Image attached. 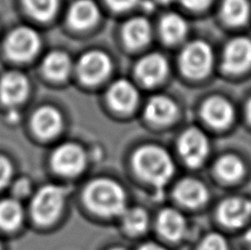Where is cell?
Segmentation results:
<instances>
[{
	"mask_svg": "<svg viewBox=\"0 0 251 250\" xmlns=\"http://www.w3.org/2000/svg\"><path fill=\"white\" fill-rule=\"evenodd\" d=\"M133 166L139 175L158 189L167 183L174 172L172 159L164 149L156 146H146L133 155Z\"/></svg>",
	"mask_w": 251,
	"mask_h": 250,
	"instance_id": "1",
	"label": "cell"
},
{
	"mask_svg": "<svg viewBox=\"0 0 251 250\" xmlns=\"http://www.w3.org/2000/svg\"><path fill=\"white\" fill-rule=\"evenodd\" d=\"M88 207L102 216L120 215L125 212L126 196L123 187L111 180H96L85 191Z\"/></svg>",
	"mask_w": 251,
	"mask_h": 250,
	"instance_id": "2",
	"label": "cell"
},
{
	"mask_svg": "<svg viewBox=\"0 0 251 250\" xmlns=\"http://www.w3.org/2000/svg\"><path fill=\"white\" fill-rule=\"evenodd\" d=\"M65 191L55 185H47L40 189L31 205L35 222L40 225H49L54 222L64 204Z\"/></svg>",
	"mask_w": 251,
	"mask_h": 250,
	"instance_id": "3",
	"label": "cell"
},
{
	"mask_svg": "<svg viewBox=\"0 0 251 250\" xmlns=\"http://www.w3.org/2000/svg\"><path fill=\"white\" fill-rule=\"evenodd\" d=\"M180 63L187 76L203 77L212 69V49L204 41L192 42L182 52Z\"/></svg>",
	"mask_w": 251,
	"mask_h": 250,
	"instance_id": "4",
	"label": "cell"
},
{
	"mask_svg": "<svg viewBox=\"0 0 251 250\" xmlns=\"http://www.w3.org/2000/svg\"><path fill=\"white\" fill-rule=\"evenodd\" d=\"M40 43L39 34L33 29L20 26L8 35L4 48L11 59L25 61L31 59L38 52Z\"/></svg>",
	"mask_w": 251,
	"mask_h": 250,
	"instance_id": "5",
	"label": "cell"
},
{
	"mask_svg": "<svg viewBox=\"0 0 251 250\" xmlns=\"http://www.w3.org/2000/svg\"><path fill=\"white\" fill-rule=\"evenodd\" d=\"M208 140L203 132L191 128L183 133L178 141V150L188 167L197 168L204 162L208 153Z\"/></svg>",
	"mask_w": 251,
	"mask_h": 250,
	"instance_id": "6",
	"label": "cell"
},
{
	"mask_svg": "<svg viewBox=\"0 0 251 250\" xmlns=\"http://www.w3.org/2000/svg\"><path fill=\"white\" fill-rule=\"evenodd\" d=\"M111 70L109 57L100 51H89L78 62L77 72L84 83L93 85L105 79Z\"/></svg>",
	"mask_w": 251,
	"mask_h": 250,
	"instance_id": "7",
	"label": "cell"
},
{
	"mask_svg": "<svg viewBox=\"0 0 251 250\" xmlns=\"http://www.w3.org/2000/svg\"><path fill=\"white\" fill-rule=\"evenodd\" d=\"M84 150L77 145L66 144L57 148L52 155V167L64 175L78 174L85 167Z\"/></svg>",
	"mask_w": 251,
	"mask_h": 250,
	"instance_id": "8",
	"label": "cell"
},
{
	"mask_svg": "<svg viewBox=\"0 0 251 250\" xmlns=\"http://www.w3.org/2000/svg\"><path fill=\"white\" fill-rule=\"evenodd\" d=\"M224 69L229 73H241L251 65V41L237 38L228 43L224 53Z\"/></svg>",
	"mask_w": 251,
	"mask_h": 250,
	"instance_id": "9",
	"label": "cell"
},
{
	"mask_svg": "<svg viewBox=\"0 0 251 250\" xmlns=\"http://www.w3.org/2000/svg\"><path fill=\"white\" fill-rule=\"evenodd\" d=\"M251 215V200L243 198L228 199L218 208V218L229 227H239Z\"/></svg>",
	"mask_w": 251,
	"mask_h": 250,
	"instance_id": "10",
	"label": "cell"
},
{
	"mask_svg": "<svg viewBox=\"0 0 251 250\" xmlns=\"http://www.w3.org/2000/svg\"><path fill=\"white\" fill-rule=\"evenodd\" d=\"M29 93V82L24 74L10 72L0 81V98L3 104L15 105L25 100Z\"/></svg>",
	"mask_w": 251,
	"mask_h": 250,
	"instance_id": "11",
	"label": "cell"
},
{
	"mask_svg": "<svg viewBox=\"0 0 251 250\" xmlns=\"http://www.w3.org/2000/svg\"><path fill=\"white\" fill-rule=\"evenodd\" d=\"M136 72L138 78L143 84L152 86L165 77L168 73V63L162 55L153 53L145 56L139 62Z\"/></svg>",
	"mask_w": 251,
	"mask_h": 250,
	"instance_id": "12",
	"label": "cell"
},
{
	"mask_svg": "<svg viewBox=\"0 0 251 250\" xmlns=\"http://www.w3.org/2000/svg\"><path fill=\"white\" fill-rule=\"evenodd\" d=\"M206 123L216 128H224L229 125L234 118V108L229 101L221 97H212L201 108Z\"/></svg>",
	"mask_w": 251,
	"mask_h": 250,
	"instance_id": "13",
	"label": "cell"
},
{
	"mask_svg": "<svg viewBox=\"0 0 251 250\" xmlns=\"http://www.w3.org/2000/svg\"><path fill=\"white\" fill-rule=\"evenodd\" d=\"M107 96L109 104L118 111H130L138 101L136 87L126 79H119L111 85Z\"/></svg>",
	"mask_w": 251,
	"mask_h": 250,
	"instance_id": "14",
	"label": "cell"
},
{
	"mask_svg": "<svg viewBox=\"0 0 251 250\" xmlns=\"http://www.w3.org/2000/svg\"><path fill=\"white\" fill-rule=\"evenodd\" d=\"M62 118L59 111L52 107H42L35 111L32 117V128L38 136L52 138L60 131Z\"/></svg>",
	"mask_w": 251,
	"mask_h": 250,
	"instance_id": "15",
	"label": "cell"
},
{
	"mask_svg": "<svg viewBox=\"0 0 251 250\" xmlns=\"http://www.w3.org/2000/svg\"><path fill=\"white\" fill-rule=\"evenodd\" d=\"M174 196L178 202L187 207H199L207 200L208 193L201 182L186 178L176 185Z\"/></svg>",
	"mask_w": 251,
	"mask_h": 250,
	"instance_id": "16",
	"label": "cell"
},
{
	"mask_svg": "<svg viewBox=\"0 0 251 250\" xmlns=\"http://www.w3.org/2000/svg\"><path fill=\"white\" fill-rule=\"evenodd\" d=\"M100 11L92 0H77L70 9L69 22L75 29H87L98 20Z\"/></svg>",
	"mask_w": 251,
	"mask_h": 250,
	"instance_id": "17",
	"label": "cell"
},
{
	"mask_svg": "<svg viewBox=\"0 0 251 250\" xmlns=\"http://www.w3.org/2000/svg\"><path fill=\"white\" fill-rule=\"evenodd\" d=\"M150 25L145 18H133L124 25L123 37L129 48H141L149 42Z\"/></svg>",
	"mask_w": 251,
	"mask_h": 250,
	"instance_id": "18",
	"label": "cell"
},
{
	"mask_svg": "<svg viewBox=\"0 0 251 250\" xmlns=\"http://www.w3.org/2000/svg\"><path fill=\"white\" fill-rule=\"evenodd\" d=\"M176 106L170 98L165 96H154L146 107V117L152 123L167 124L176 115Z\"/></svg>",
	"mask_w": 251,
	"mask_h": 250,
	"instance_id": "19",
	"label": "cell"
},
{
	"mask_svg": "<svg viewBox=\"0 0 251 250\" xmlns=\"http://www.w3.org/2000/svg\"><path fill=\"white\" fill-rule=\"evenodd\" d=\"M160 233L170 240H178L185 230V221L176 209L167 208L160 213L158 220Z\"/></svg>",
	"mask_w": 251,
	"mask_h": 250,
	"instance_id": "20",
	"label": "cell"
},
{
	"mask_svg": "<svg viewBox=\"0 0 251 250\" xmlns=\"http://www.w3.org/2000/svg\"><path fill=\"white\" fill-rule=\"evenodd\" d=\"M42 69L48 77L55 81H62L70 73L71 60L64 52L54 51L44 59Z\"/></svg>",
	"mask_w": 251,
	"mask_h": 250,
	"instance_id": "21",
	"label": "cell"
},
{
	"mask_svg": "<svg viewBox=\"0 0 251 250\" xmlns=\"http://www.w3.org/2000/svg\"><path fill=\"white\" fill-rule=\"evenodd\" d=\"M187 24L180 15L169 13L161 21V34L165 42L176 43L185 37Z\"/></svg>",
	"mask_w": 251,
	"mask_h": 250,
	"instance_id": "22",
	"label": "cell"
},
{
	"mask_svg": "<svg viewBox=\"0 0 251 250\" xmlns=\"http://www.w3.org/2000/svg\"><path fill=\"white\" fill-rule=\"evenodd\" d=\"M250 7L247 0H224L222 15L226 22L232 25H239L247 21Z\"/></svg>",
	"mask_w": 251,
	"mask_h": 250,
	"instance_id": "23",
	"label": "cell"
},
{
	"mask_svg": "<svg viewBox=\"0 0 251 250\" xmlns=\"http://www.w3.org/2000/svg\"><path fill=\"white\" fill-rule=\"evenodd\" d=\"M22 221V208L15 200L0 202V227L11 230L17 228Z\"/></svg>",
	"mask_w": 251,
	"mask_h": 250,
	"instance_id": "24",
	"label": "cell"
},
{
	"mask_svg": "<svg viewBox=\"0 0 251 250\" xmlns=\"http://www.w3.org/2000/svg\"><path fill=\"white\" fill-rule=\"evenodd\" d=\"M216 172L223 180L236 181L243 176L245 168L238 158L228 154L218 160L216 163Z\"/></svg>",
	"mask_w": 251,
	"mask_h": 250,
	"instance_id": "25",
	"label": "cell"
},
{
	"mask_svg": "<svg viewBox=\"0 0 251 250\" xmlns=\"http://www.w3.org/2000/svg\"><path fill=\"white\" fill-rule=\"evenodd\" d=\"M26 9L38 20L47 21L55 15L59 0H24Z\"/></svg>",
	"mask_w": 251,
	"mask_h": 250,
	"instance_id": "26",
	"label": "cell"
},
{
	"mask_svg": "<svg viewBox=\"0 0 251 250\" xmlns=\"http://www.w3.org/2000/svg\"><path fill=\"white\" fill-rule=\"evenodd\" d=\"M124 226L129 234H142L148 226L147 213L141 208H133L126 212L124 215Z\"/></svg>",
	"mask_w": 251,
	"mask_h": 250,
	"instance_id": "27",
	"label": "cell"
},
{
	"mask_svg": "<svg viewBox=\"0 0 251 250\" xmlns=\"http://www.w3.org/2000/svg\"><path fill=\"white\" fill-rule=\"evenodd\" d=\"M200 250H227V243L219 234H210L201 244Z\"/></svg>",
	"mask_w": 251,
	"mask_h": 250,
	"instance_id": "28",
	"label": "cell"
},
{
	"mask_svg": "<svg viewBox=\"0 0 251 250\" xmlns=\"http://www.w3.org/2000/svg\"><path fill=\"white\" fill-rule=\"evenodd\" d=\"M12 175V167L10 162L8 161L2 155H0V189L6 186L10 181Z\"/></svg>",
	"mask_w": 251,
	"mask_h": 250,
	"instance_id": "29",
	"label": "cell"
},
{
	"mask_svg": "<svg viewBox=\"0 0 251 250\" xmlns=\"http://www.w3.org/2000/svg\"><path fill=\"white\" fill-rule=\"evenodd\" d=\"M106 1L114 10L124 11L133 7V4L137 2V0H106Z\"/></svg>",
	"mask_w": 251,
	"mask_h": 250,
	"instance_id": "30",
	"label": "cell"
},
{
	"mask_svg": "<svg viewBox=\"0 0 251 250\" xmlns=\"http://www.w3.org/2000/svg\"><path fill=\"white\" fill-rule=\"evenodd\" d=\"M181 1L185 7L193 9V10H203L206 7H208L212 0H181Z\"/></svg>",
	"mask_w": 251,
	"mask_h": 250,
	"instance_id": "31",
	"label": "cell"
},
{
	"mask_svg": "<svg viewBox=\"0 0 251 250\" xmlns=\"http://www.w3.org/2000/svg\"><path fill=\"white\" fill-rule=\"evenodd\" d=\"M139 250H165L163 247L159 246V245H155V244H146L143 245V246L139 249Z\"/></svg>",
	"mask_w": 251,
	"mask_h": 250,
	"instance_id": "32",
	"label": "cell"
},
{
	"mask_svg": "<svg viewBox=\"0 0 251 250\" xmlns=\"http://www.w3.org/2000/svg\"><path fill=\"white\" fill-rule=\"evenodd\" d=\"M246 242H247L249 245H251V228L247 231V234H246Z\"/></svg>",
	"mask_w": 251,
	"mask_h": 250,
	"instance_id": "33",
	"label": "cell"
},
{
	"mask_svg": "<svg viewBox=\"0 0 251 250\" xmlns=\"http://www.w3.org/2000/svg\"><path fill=\"white\" fill-rule=\"evenodd\" d=\"M247 113H248V117H249V120L251 122V100L249 101L248 104V107H247Z\"/></svg>",
	"mask_w": 251,
	"mask_h": 250,
	"instance_id": "34",
	"label": "cell"
},
{
	"mask_svg": "<svg viewBox=\"0 0 251 250\" xmlns=\"http://www.w3.org/2000/svg\"><path fill=\"white\" fill-rule=\"evenodd\" d=\"M158 1L162 2V3H169V2H171L172 0H158Z\"/></svg>",
	"mask_w": 251,
	"mask_h": 250,
	"instance_id": "35",
	"label": "cell"
},
{
	"mask_svg": "<svg viewBox=\"0 0 251 250\" xmlns=\"http://www.w3.org/2000/svg\"><path fill=\"white\" fill-rule=\"evenodd\" d=\"M111 250H124V249H122V248H114V249H111Z\"/></svg>",
	"mask_w": 251,
	"mask_h": 250,
	"instance_id": "36",
	"label": "cell"
}]
</instances>
